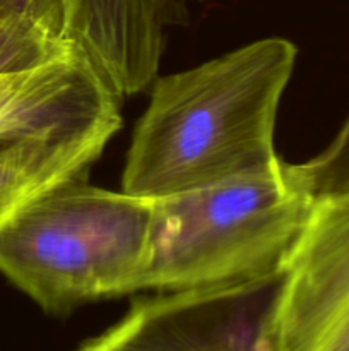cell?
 Instances as JSON below:
<instances>
[{"label": "cell", "mask_w": 349, "mask_h": 351, "mask_svg": "<svg viewBox=\"0 0 349 351\" xmlns=\"http://www.w3.org/2000/svg\"><path fill=\"white\" fill-rule=\"evenodd\" d=\"M281 285L279 267L137 300L122 321L77 351H259Z\"/></svg>", "instance_id": "cell-5"}, {"label": "cell", "mask_w": 349, "mask_h": 351, "mask_svg": "<svg viewBox=\"0 0 349 351\" xmlns=\"http://www.w3.org/2000/svg\"><path fill=\"white\" fill-rule=\"evenodd\" d=\"M153 201L70 178L0 230V273L47 314L142 290Z\"/></svg>", "instance_id": "cell-2"}, {"label": "cell", "mask_w": 349, "mask_h": 351, "mask_svg": "<svg viewBox=\"0 0 349 351\" xmlns=\"http://www.w3.org/2000/svg\"><path fill=\"white\" fill-rule=\"evenodd\" d=\"M113 136H29L0 144V230L41 194L88 173Z\"/></svg>", "instance_id": "cell-8"}, {"label": "cell", "mask_w": 349, "mask_h": 351, "mask_svg": "<svg viewBox=\"0 0 349 351\" xmlns=\"http://www.w3.org/2000/svg\"><path fill=\"white\" fill-rule=\"evenodd\" d=\"M298 50L263 38L154 81L133 130L123 192L157 199L279 163L276 117Z\"/></svg>", "instance_id": "cell-1"}, {"label": "cell", "mask_w": 349, "mask_h": 351, "mask_svg": "<svg viewBox=\"0 0 349 351\" xmlns=\"http://www.w3.org/2000/svg\"><path fill=\"white\" fill-rule=\"evenodd\" d=\"M0 7L27 14L64 36V7L62 0H0Z\"/></svg>", "instance_id": "cell-11"}, {"label": "cell", "mask_w": 349, "mask_h": 351, "mask_svg": "<svg viewBox=\"0 0 349 351\" xmlns=\"http://www.w3.org/2000/svg\"><path fill=\"white\" fill-rule=\"evenodd\" d=\"M259 351H349V191L315 195Z\"/></svg>", "instance_id": "cell-4"}, {"label": "cell", "mask_w": 349, "mask_h": 351, "mask_svg": "<svg viewBox=\"0 0 349 351\" xmlns=\"http://www.w3.org/2000/svg\"><path fill=\"white\" fill-rule=\"evenodd\" d=\"M204 0H62L64 38L115 89L142 93L157 79L171 27L183 26L192 3Z\"/></svg>", "instance_id": "cell-6"}, {"label": "cell", "mask_w": 349, "mask_h": 351, "mask_svg": "<svg viewBox=\"0 0 349 351\" xmlns=\"http://www.w3.org/2000/svg\"><path fill=\"white\" fill-rule=\"evenodd\" d=\"M120 127V96L79 48L0 77V144L29 136L115 134Z\"/></svg>", "instance_id": "cell-7"}, {"label": "cell", "mask_w": 349, "mask_h": 351, "mask_svg": "<svg viewBox=\"0 0 349 351\" xmlns=\"http://www.w3.org/2000/svg\"><path fill=\"white\" fill-rule=\"evenodd\" d=\"M75 48L34 17L0 7V77L50 64Z\"/></svg>", "instance_id": "cell-9"}, {"label": "cell", "mask_w": 349, "mask_h": 351, "mask_svg": "<svg viewBox=\"0 0 349 351\" xmlns=\"http://www.w3.org/2000/svg\"><path fill=\"white\" fill-rule=\"evenodd\" d=\"M294 171L313 197L349 191V117L328 147L307 163L294 165Z\"/></svg>", "instance_id": "cell-10"}, {"label": "cell", "mask_w": 349, "mask_h": 351, "mask_svg": "<svg viewBox=\"0 0 349 351\" xmlns=\"http://www.w3.org/2000/svg\"><path fill=\"white\" fill-rule=\"evenodd\" d=\"M142 290L180 291L279 269L313 195L284 163L151 199Z\"/></svg>", "instance_id": "cell-3"}]
</instances>
